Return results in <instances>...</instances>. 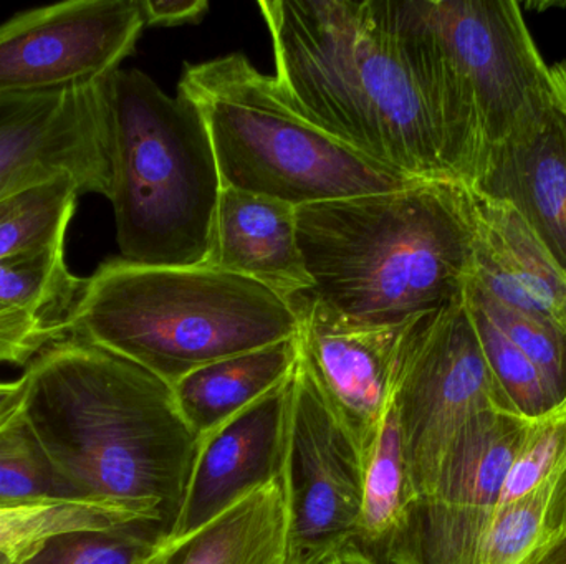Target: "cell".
Returning <instances> with one entry per match:
<instances>
[{
    "instance_id": "cell-24",
    "label": "cell",
    "mask_w": 566,
    "mask_h": 564,
    "mask_svg": "<svg viewBox=\"0 0 566 564\" xmlns=\"http://www.w3.org/2000/svg\"><path fill=\"white\" fill-rule=\"evenodd\" d=\"M468 310L504 409L535 421L564 406L538 368L485 315Z\"/></svg>"
},
{
    "instance_id": "cell-19",
    "label": "cell",
    "mask_w": 566,
    "mask_h": 564,
    "mask_svg": "<svg viewBox=\"0 0 566 564\" xmlns=\"http://www.w3.org/2000/svg\"><path fill=\"white\" fill-rule=\"evenodd\" d=\"M531 423L495 406L472 414L449 440L422 497L455 506H499Z\"/></svg>"
},
{
    "instance_id": "cell-15",
    "label": "cell",
    "mask_w": 566,
    "mask_h": 564,
    "mask_svg": "<svg viewBox=\"0 0 566 564\" xmlns=\"http://www.w3.org/2000/svg\"><path fill=\"white\" fill-rule=\"evenodd\" d=\"M472 205V280L502 305L566 330V275L527 222L512 205L474 192Z\"/></svg>"
},
{
    "instance_id": "cell-11",
    "label": "cell",
    "mask_w": 566,
    "mask_h": 564,
    "mask_svg": "<svg viewBox=\"0 0 566 564\" xmlns=\"http://www.w3.org/2000/svg\"><path fill=\"white\" fill-rule=\"evenodd\" d=\"M106 79L0 103V199L63 174L109 198Z\"/></svg>"
},
{
    "instance_id": "cell-28",
    "label": "cell",
    "mask_w": 566,
    "mask_h": 564,
    "mask_svg": "<svg viewBox=\"0 0 566 564\" xmlns=\"http://www.w3.org/2000/svg\"><path fill=\"white\" fill-rule=\"evenodd\" d=\"M69 500L76 499L43 456L23 416L0 430V509Z\"/></svg>"
},
{
    "instance_id": "cell-14",
    "label": "cell",
    "mask_w": 566,
    "mask_h": 564,
    "mask_svg": "<svg viewBox=\"0 0 566 564\" xmlns=\"http://www.w3.org/2000/svg\"><path fill=\"white\" fill-rule=\"evenodd\" d=\"M469 189L512 205L566 275V109L558 98L489 149Z\"/></svg>"
},
{
    "instance_id": "cell-32",
    "label": "cell",
    "mask_w": 566,
    "mask_h": 564,
    "mask_svg": "<svg viewBox=\"0 0 566 564\" xmlns=\"http://www.w3.org/2000/svg\"><path fill=\"white\" fill-rule=\"evenodd\" d=\"M316 564H382L375 556L366 553L365 550L359 549L358 545L343 546V549L335 550V552L326 555L325 558L319 560Z\"/></svg>"
},
{
    "instance_id": "cell-29",
    "label": "cell",
    "mask_w": 566,
    "mask_h": 564,
    "mask_svg": "<svg viewBox=\"0 0 566 564\" xmlns=\"http://www.w3.org/2000/svg\"><path fill=\"white\" fill-rule=\"evenodd\" d=\"M565 472L566 403L554 413L532 421L499 503L528 496Z\"/></svg>"
},
{
    "instance_id": "cell-6",
    "label": "cell",
    "mask_w": 566,
    "mask_h": 564,
    "mask_svg": "<svg viewBox=\"0 0 566 564\" xmlns=\"http://www.w3.org/2000/svg\"><path fill=\"white\" fill-rule=\"evenodd\" d=\"M106 95L108 199L122 258L151 267L205 264L222 181L201 111L139 70H116Z\"/></svg>"
},
{
    "instance_id": "cell-13",
    "label": "cell",
    "mask_w": 566,
    "mask_h": 564,
    "mask_svg": "<svg viewBox=\"0 0 566 564\" xmlns=\"http://www.w3.org/2000/svg\"><path fill=\"white\" fill-rule=\"evenodd\" d=\"M290 384L292 376L201 437L181 513L169 539L208 525L252 493L281 480Z\"/></svg>"
},
{
    "instance_id": "cell-31",
    "label": "cell",
    "mask_w": 566,
    "mask_h": 564,
    "mask_svg": "<svg viewBox=\"0 0 566 564\" xmlns=\"http://www.w3.org/2000/svg\"><path fill=\"white\" fill-rule=\"evenodd\" d=\"M27 380L0 381V430L22 419L25 407Z\"/></svg>"
},
{
    "instance_id": "cell-10",
    "label": "cell",
    "mask_w": 566,
    "mask_h": 564,
    "mask_svg": "<svg viewBox=\"0 0 566 564\" xmlns=\"http://www.w3.org/2000/svg\"><path fill=\"white\" fill-rule=\"evenodd\" d=\"M142 0H73L0 23V103L102 82L145 29Z\"/></svg>"
},
{
    "instance_id": "cell-17",
    "label": "cell",
    "mask_w": 566,
    "mask_h": 564,
    "mask_svg": "<svg viewBox=\"0 0 566 564\" xmlns=\"http://www.w3.org/2000/svg\"><path fill=\"white\" fill-rule=\"evenodd\" d=\"M85 280L66 265L65 245L0 262V364L29 366L69 337Z\"/></svg>"
},
{
    "instance_id": "cell-16",
    "label": "cell",
    "mask_w": 566,
    "mask_h": 564,
    "mask_svg": "<svg viewBox=\"0 0 566 564\" xmlns=\"http://www.w3.org/2000/svg\"><path fill=\"white\" fill-rule=\"evenodd\" d=\"M202 265L258 281L286 300L312 290L296 234V207L226 185Z\"/></svg>"
},
{
    "instance_id": "cell-20",
    "label": "cell",
    "mask_w": 566,
    "mask_h": 564,
    "mask_svg": "<svg viewBox=\"0 0 566 564\" xmlns=\"http://www.w3.org/2000/svg\"><path fill=\"white\" fill-rule=\"evenodd\" d=\"M300 360L298 334L208 364L172 384L182 417L199 437L289 380Z\"/></svg>"
},
{
    "instance_id": "cell-2",
    "label": "cell",
    "mask_w": 566,
    "mask_h": 564,
    "mask_svg": "<svg viewBox=\"0 0 566 564\" xmlns=\"http://www.w3.org/2000/svg\"><path fill=\"white\" fill-rule=\"evenodd\" d=\"M310 295L363 327H405L464 291L474 270V205L459 182L296 209Z\"/></svg>"
},
{
    "instance_id": "cell-27",
    "label": "cell",
    "mask_w": 566,
    "mask_h": 564,
    "mask_svg": "<svg viewBox=\"0 0 566 564\" xmlns=\"http://www.w3.org/2000/svg\"><path fill=\"white\" fill-rule=\"evenodd\" d=\"M469 307L489 318L544 374L562 404L566 403V330L522 313L492 298L472 277L465 281Z\"/></svg>"
},
{
    "instance_id": "cell-33",
    "label": "cell",
    "mask_w": 566,
    "mask_h": 564,
    "mask_svg": "<svg viewBox=\"0 0 566 564\" xmlns=\"http://www.w3.org/2000/svg\"><path fill=\"white\" fill-rule=\"evenodd\" d=\"M522 564H566V530Z\"/></svg>"
},
{
    "instance_id": "cell-34",
    "label": "cell",
    "mask_w": 566,
    "mask_h": 564,
    "mask_svg": "<svg viewBox=\"0 0 566 564\" xmlns=\"http://www.w3.org/2000/svg\"><path fill=\"white\" fill-rule=\"evenodd\" d=\"M551 78L555 95H557L558 102L566 109V60L565 62L551 65Z\"/></svg>"
},
{
    "instance_id": "cell-21",
    "label": "cell",
    "mask_w": 566,
    "mask_h": 564,
    "mask_svg": "<svg viewBox=\"0 0 566 564\" xmlns=\"http://www.w3.org/2000/svg\"><path fill=\"white\" fill-rule=\"evenodd\" d=\"M495 507L416 497L381 552L382 564H489Z\"/></svg>"
},
{
    "instance_id": "cell-26",
    "label": "cell",
    "mask_w": 566,
    "mask_h": 564,
    "mask_svg": "<svg viewBox=\"0 0 566 564\" xmlns=\"http://www.w3.org/2000/svg\"><path fill=\"white\" fill-rule=\"evenodd\" d=\"M165 540L161 529L146 522L112 530H75L42 540L15 564H142Z\"/></svg>"
},
{
    "instance_id": "cell-1",
    "label": "cell",
    "mask_w": 566,
    "mask_h": 564,
    "mask_svg": "<svg viewBox=\"0 0 566 564\" xmlns=\"http://www.w3.org/2000/svg\"><path fill=\"white\" fill-rule=\"evenodd\" d=\"M23 423L80 502L175 530L201 437L172 386L139 364L75 337L23 373Z\"/></svg>"
},
{
    "instance_id": "cell-23",
    "label": "cell",
    "mask_w": 566,
    "mask_h": 564,
    "mask_svg": "<svg viewBox=\"0 0 566 564\" xmlns=\"http://www.w3.org/2000/svg\"><path fill=\"white\" fill-rule=\"evenodd\" d=\"M83 194L85 185L63 174L0 199V262L65 245Z\"/></svg>"
},
{
    "instance_id": "cell-7",
    "label": "cell",
    "mask_w": 566,
    "mask_h": 564,
    "mask_svg": "<svg viewBox=\"0 0 566 564\" xmlns=\"http://www.w3.org/2000/svg\"><path fill=\"white\" fill-rule=\"evenodd\" d=\"M179 93L205 118L222 185L293 207L416 184L296 111L242 53L186 65Z\"/></svg>"
},
{
    "instance_id": "cell-25",
    "label": "cell",
    "mask_w": 566,
    "mask_h": 564,
    "mask_svg": "<svg viewBox=\"0 0 566 564\" xmlns=\"http://www.w3.org/2000/svg\"><path fill=\"white\" fill-rule=\"evenodd\" d=\"M138 522L143 520L123 510L78 500L9 507L0 509V553L17 560L36 543L59 533L112 530Z\"/></svg>"
},
{
    "instance_id": "cell-4",
    "label": "cell",
    "mask_w": 566,
    "mask_h": 564,
    "mask_svg": "<svg viewBox=\"0 0 566 564\" xmlns=\"http://www.w3.org/2000/svg\"><path fill=\"white\" fill-rule=\"evenodd\" d=\"M431 119L451 181H474L492 146L557 99L521 6L509 0H378Z\"/></svg>"
},
{
    "instance_id": "cell-12",
    "label": "cell",
    "mask_w": 566,
    "mask_h": 564,
    "mask_svg": "<svg viewBox=\"0 0 566 564\" xmlns=\"http://www.w3.org/2000/svg\"><path fill=\"white\" fill-rule=\"evenodd\" d=\"M300 353L316 383L355 434L365 454L391 401L392 376L405 327H363L310 294L292 298Z\"/></svg>"
},
{
    "instance_id": "cell-8",
    "label": "cell",
    "mask_w": 566,
    "mask_h": 564,
    "mask_svg": "<svg viewBox=\"0 0 566 564\" xmlns=\"http://www.w3.org/2000/svg\"><path fill=\"white\" fill-rule=\"evenodd\" d=\"M391 406L415 499L428 493L439 459L459 427L478 411L504 409L464 291L406 328L392 376Z\"/></svg>"
},
{
    "instance_id": "cell-35",
    "label": "cell",
    "mask_w": 566,
    "mask_h": 564,
    "mask_svg": "<svg viewBox=\"0 0 566 564\" xmlns=\"http://www.w3.org/2000/svg\"><path fill=\"white\" fill-rule=\"evenodd\" d=\"M0 564H15V560L7 553H0Z\"/></svg>"
},
{
    "instance_id": "cell-18",
    "label": "cell",
    "mask_w": 566,
    "mask_h": 564,
    "mask_svg": "<svg viewBox=\"0 0 566 564\" xmlns=\"http://www.w3.org/2000/svg\"><path fill=\"white\" fill-rule=\"evenodd\" d=\"M142 564H290V519L281 480L208 525L159 543Z\"/></svg>"
},
{
    "instance_id": "cell-5",
    "label": "cell",
    "mask_w": 566,
    "mask_h": 564,
    "mask_svg": "<svg viewBox=\"0 0 566 564\" xmlns=\"http://www.w3.org/2000/svg\"><path fill=\"white\" fill-rule=\"evenodd\" d=\"M298 334L292 301L216 270L103 262L86 278L69 337L145 368L169 386L188 374Z\"/></svg>"
},
{
    "instance_id": "cell-3",
    "label": "cell",
    "mask_w": 566,
    "mask_h": 564,
    "mask_svg": "<svg viewBox=\"0 0 566 564\" xmlns=\"http://www.w3.org/2000/svg\"><path fill=\"white\" fill-rule=\"evenodd\" d=\"M275 83L323 131L416 181H451L378 0H261ZM454 182V181H451Z\"/></svg>"
},
{
    "instance_id": "cell-9",
    "label": "cell",
    "mask_w": 566,
    "mask_h": 564,
    "mask_svg": "<svg viewBox=\"0 0 566 564\" xmlns=\"http://www.w3.org/2000/svg\"><path fill=\"white\" fill-rule=\"evenodd\" d=\"M366 454L300 353L290 384L281 482L290 519V564H316L352 545Z\"/></svg>"
},
{
    "instance_id": "cell-22",
    "label": "cell",
    "mask_w": 566,
    "mask_h": 564,
    "mask_svg": "<svg viewBox=\"0 0 566 564\" xmlns=\"http://www.w3.org/2000/svg\"><path fill=\"white\" fill-rule=\"evenodd\" d=\"M412 500L415 490L405 443L389 401L378 434L366 453L355 545L375 558L376 553L381 555Z\"/></svg>"
},
{
    "instance_id": "cell-30",
    "label": "cell",
    "mask_w": 566,
    "mask_h": 564,
    "mask_svg": "<svg viewBox=\"0 0 566 564\" xmlns=\"http://www.w3.org/2000/svg\"><path fill=\"white\" fill-rule=\"evenodd\" d=\"M146 25L176 26L198 23L209 10L208 0H142Z\"/></svg>"
}]
</instances>
